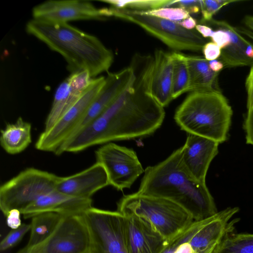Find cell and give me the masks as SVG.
<instances>
[{
    "instance_id": "484cf974",
    "label": "cell",
    "mask_w": 253,
    "mask_h": 253,
    "mask_svg": "<svg viewBox=\"0 0 253 253\" xmlns=\"http://www.w3.org/2000/svg\"><path fill=\"white\" fill-rule=\"evenodd\" d=\"M214 253H253V234L227 232Z\"/></svg>"
},
{
    "instance_id": "4fadbf2b",
    "label": "cell",
    "mask_w": 253,
    "mask_h": 253,
    "mask_svg": "<svg viewBox=\"0 0 253 253\" xmlns=\"http://www.w3.org/2000/svg\"><path fill=\"white\" fill-rule=\"evenodd\" d=\"M33 19L54 22L102 19L106 17L103 8H97L84 0H48L36 5L32 10Z\"/></svg>"
},
{
    "instance_id": "52a82bcc",
    "label": "cell",
    "mask_w": 253,
    "mask_h": 253,
    "mask_svg": "<svg viewBox=\"0 0 253 253\" xmlns=\"http://www.w3.org/2000/svg\"><path fill=\"white\" fill-rule=\"evenodd\" d=\"M59 176L37 169H26L0 187V209L6 216L13 209L21 212L41 197L56 190Z\"/></svg>"
},
{
    "instance_id": "d4e9b609",
    "label": "cell",
    "mask_w": 253,
    "mask_h": 253,
    "mask_svg": "<svg viewBox=\"0 0 253 253\" xmlns=\"http://www.w3.org/2000/svg\"><path fill=\"white\" fill-rule=\"evenodd\" d=\"M173 60L172 98L189 91L190 74L187 56L179 52L171 53Z\"/></svg>"
},
{
    "instance_id": "836d02e7",
    "label": "cell",
    "mask_w": 253,
    "mask_h": 253,
    "mask_svg": "<svg viewBox=\"0 0 253 253\" xmlns=\"http://www.w3.org/2000/svg\"><path fill=\"white\" fill-rule=\"evenodd\" d=\"M204 58L208 61L217 59L220 57L221 49L212 42L206 43L202 48Z\"/></svg>"
},
{
    "instance_id": "30bf717a",
    "label": "cell",
    "mask_w": 253,
    "mask_h": 253,
    "mask_svg": "<svg viewBox=\"0 0 253 253\" xmlns=\"http://www.w3.org/2000/svg\"><path fill=\"white\" fill-rule=\"evenodd\" d=\"M89 232L81 214L65 215L41 243L17 253H90Z\"/></svg>"
},
{
    "instance_id": "d590c367",
    "label": "cell",
    "mask_w": 253,
    "mask_h": 253,
    "mask_svg": "<svg viewBox=\"0 0 253 253\" xmlns=\"http://www.w3.org/2000/svg\"><path fill=\"white\" fill-rule=\"evenodd\" d=\"M21 214V213L18 210L13 209L10 211L6 216L7 225L11 229L19 227L22 224Z\"/></svg>"
},
{
    "instance_id": "603a6c76",
    "label": "cell",
    "mask_w": 253,
    "mask_h": 253,
    "mask_svg": "<svg viewBox=\"0 0 253 253\" xmlns=\"http://www.w3.org/2000/svg\"><path fill=\"white\" fill-rule=\"evenodd\" d=\"M190 74L189 92L220 90L217 78L219 73L212 71L209 61L199 56H187Z\"/></svg>"
},
{
    "instance_id": "5b68a950",
    "label": "cell",
    "mask_w": 253,
    "mask_h": 253,
    "mask_svg": "<svg viewBox=\"0 0 253 253\" xmlns=\"http://www.w3.org/2000/svg\"><path fill=\"white\" fill-rule=\"evenodd\" d=\"M117 206V211L123 215H133L148 221L168 241L194 221L192 215L176 203L137 192L124 196Z\"/></svg>"
},
{
    "instance_id": "7402d4cb",
    "label": "cell",
    "mask_w": 253,
    "mask_h": 253,
    "mask_svg": "<svg viewBox=\"0 0 253 253\" xmlns=\"http://www.w3.org/2000/svg\"><path fill=\"white\" fill-rule=\"evenodd\" d=\"M31 142V125L21 117H19L14 123L7 124L1 130L0 145L9 154L22 152Z\"/></svg>"
},
{
    "instance_id": "8fae6325",
    "label": "cell",
    "mask_w": 253,
    "mask_h": 253,
    "mask_svg": "<svg viewBox=\"0 0 253 253\" xmlns=\"http://www.w3.org/2000/svg\"><path fill=\"white\" fill-rule=\"evenodd\" d=\"M96 162L104 168L109 185L118 190L130 188L144 170L132 149L108 143L95 151Z\"/></svg>"
},
{
    "instance_id": "83f0119b",
    "label": "cell",
    "mask_w": 253,
    "mask_h": 253,
    "mask_svg": "<svg viewBox=\"0 0 253 253\" xmlns=\"http://www.w3.org/2000/svg\"><path fill=\"white\" fill-rule=\"evenodd\" d=\"M247 92V113L243 124L246 143L253 145V66L245 82Z\"/></svg>"
},
{
    "instance_id": "ffe728a7",
    "label": "cell",
    "mask_w": 253,
    "mask_h": 253,
    "mask_svg": "<svg viewBox=\"0 0 253 253\" xmlns=\"http://www.w3.org/2000/svg\"><path fill=\"white\" fill-rule=\"evenodd\" d=\"M151 92L153 98L163 107L172 100L173 60L171 53L161 49L154 52Z\"/></svg>"
},
{
    "instance_id": "f546056e",
    "label": "cell",
    "mask_w": 253,
    "mask_h": 253,
    "mask_svg": "<svg viewBox=\"0 0 253 253\" xmlns=\"http://www.w3.org/2000/svg\"><path fill=\"white\" fill-rule=\"evenodd\" d=\"M140 12L146 15L176 22L181 21L190 16V14L185 9L172 6Z\"/></svg>"
},
{
    "instance_id": "74e56055",
    "label": "cell",
    "mask_w": 253,
    "mask_h": 253,
    "mask_svg": "<svg viewBox=\"0 0 253 253\" xmlns=\"http://www.w3.org/2000/svg\"><path fill=\"white\" fill-rule=\"evenodd\" d=\"M178 23L181 27L188 30H194L197 25L196 20L190 16L187 18L178 22Z\"/></svg>"
},
{
    "instance_id": "9a60e30c",
    "label": "cell",
    "mask_w": 253,
    "mask_h": 253,
    "mask_svg": "<svg viewBox=\"0 0 253 253\" xmlns=\"http://www.w3.org/2000/svg\"><path fill=\"white\" fill-rule=\"evenodd\" d=\"M124 216L129 253H162L168 240L150 222L133 215Z\"/></svg>"
},
{
    "instance_id": "44dd1931",
    "label": "cell",
    "mask_w": 253,
    "mask_h": 253,
    "mask_svg": "<svg viewBox=\"0 0 253 253\" xmlns=\"http://www.w3.org/2000/svg\"><path fill=\"white\" fill-rule=\"evenodd\" d=\"M86 90H82L74 86L68 78L63 81L56 90L51 109L45 120L43 131L49 129L62 118Z\"/></svg>"
},
{
    "instance_id": "cb8c5ba5",
    "label": "cell",
    "mask_w": 253,
    "mask_h": 253,
    "mask_svg": "<svg viewBox=\"0 0 253 253\" xmlns=\"http://www.w3.org/2000/svg\"><path fill=\"white\" fill-rule=\"evenodd\" d=\"M67 215L47 212L33 216L30 235L27 245L21 251L28 250L45 240L55 230L62 218Z\"/></svg>"
},
{
    "instance_id": "f35d334b",
    "label": "cell",
    "mask_w": 253,
    "mask_h": 253,
    "mask_svg": "<svg viewBox=\"0 0 253 253\" xmlns=\"http://www.w3.org/2000/svg\"><path fill=\"white\" fill-rule=\"evenodd\" d=\"M209 64L211 69L215 73H219L224 68L222 62L217 59L209 61Z\"/></svg>"
},
{
    "instance_id": "e0dca14e",
    "label": "cell",
    "mask_w": 253,
    "mask_h": 253,
    "mask_svg": "<svg viewBox=\"0 0 253 253\" xmlns=\"http://www.w3.org/2000/svg\"><path fill=\"white\" fill-rule=\"evenodd\" d=\"M91 207V198L73 197L55 190L39 198L21 213L25 219L47 212L64 215L81 214Z\"/></svg>"
},
{
    "instance_id": "ba28073f",
    "label": "cell",
    "mask_w": 253,
    "mask_h": 253,
    "mask_svg": "<svg viewBox=\"0 0 253 253\" xmlns=\"http://www.w3.org/2000/svg\"><path fill=\"white\" fill-rule=\"evenodd\" d=\"M83 217L90 236V253H129L123 214L92 207Z\"/></svg>"
},
{
    "instance_id": "277c9868",
    "label": "cell",
    "mask_w": 253,
    "mask_h": 253,
    "mask_svg": "<svg viewBox=\"0 0 253 253\" xmlns=\"http://www.w3.org/2000/svg\"><path fill=\"white\" fill-rule=\"evenodd\" d=\"M233 110L220 90L190 92L176 109L174 119L187 133L204 137L219 144L225 141Z\"/></svg>"
},
{
    "instance_id": "1f68e13d",
    "label": "cell",
    "mask_w": 253,
    "mask_h": 253,
    "mask_svg": "<svg viewBox=\"0 0 253 253\" xmlns=\"http://www.w3.org/2000/svg\"><path fill=\"white\" fill-rule=\"evenodd\" d=\"M30 229V224L23 223L18 228L11 229L0 242V251H5L16 245Z\"/></svg>"
},
{
    "instance_id": "3957f363",
    "label": "cell",
    "mask_w": 253,
    "mask_h": 253,
    "mask_svg": "<svg viewBox=\"0 0 253 253\" xmlns=\"http://www.w3.org/2000/svg\"><path fill=\"white\" fill-rule=\"evenodd\" d=\"M30 35L61 54L71 73L85 71L91 78L107 71L114 55L96 37L67 23H54L33 19L26 25Z\"/></svg>"
},
{
    "instance_id": "5bb4252c",
    "label": "cell",
    "mask_w": 253,
    "mask_h": 253,
    "mask_svg": "<svg viewBox=\"0 0 253 253\" xmlns=\"http://www.w3.org/2000/svg\"><path fill=\"white\" fill-rule=\"evenodd\" d=\"M219 143L201 136L188 133L181 148V160L190 174L199 182L206 183L211 163L218 152Z\"/></svg>"
},
{
    "instance_id": "7a4b0ae2",
    "label": "cell",
    "mask_w": 253,
    "mask_h": 253,
    "mask_svg": "<svg viewBox=\"0 0 253 253\" xmlns=\"http://www.w3.org/2000/svg\"><path fill=\"white\" fill-rule=\"evenodd\" d=\"M137 192L169 199L186 210L194 221L205 219L218 212L206 184L197 180L185 168L181 148L145 169Z\"/></svg>"
},
{
    "instance_id": "4316f807",
    "label": "cell",
    "mask_w": 253,
    "mask_h": 253,
    "mask_svg": "<svg viewBox=\"0 0 253 253\" xmlns=\"http://www.w3.org/2000/svg\"><path fill=\"white\" fill-rule=\"evenodd\" d=\"M111 6L139 11H146L164 7H169L173 0H103Z\"/></svg>"
},
{
    "instance_id": "f1b7e54d",
    "label": "cell",
    "mask_w": 253,
    "mask_h": 253,
    "mask_svg": "<svg viewBox=\"0 0 253 253\" xmlns=\"http://www.w3.org/2000/svg\"><path fill=\"white\" fill-rule=\"evenodd\" d=\"M205 220L206 219L200 221H194L188 227L168 241L162 253H174L179 246L191 239L202 227Z\"/></svg>"
},
{
    "instance_id": "8992f818",
    "label": "cell",
    "mask_w": 253,
    "mask_h": 253,
    "mask_svg": "<svg viewBox=\"0 0 253 253\" xmlns=\"http://www.w3.org/2000/svg\"><path fill=\"white\" fill-rule=\"evenodd\" d=\"M107 17H114L135 24L175 52H199L208 42L196 30H188L178 22L146 15L140 11L112 6L105 8Z\"/></svg>"
},
{
    "instance_id": "d6986e66",
    "label": "cell",
    "mask_w": 253,
    "mask_h": 253,
    "mask_svg": "<svg viewBox=\"0 0 253 253\" xmlns=\"http://www.w3.org/2000/svg\"><path fill=\"white\" fill-rule=\"evenodd\" d=\"M205 23L225 31L230 37V43L221 49L220 56L224 68L253 66V44L242 36L237 29L225 21L213 18Z\"/></svg>"
},
{
    "instance_id": "7c38bea8",
    "label": "cell",
    "mask_w": 253,
    "mask_h": 253,
    "mask_svg": "<svg viewBox=\"0 0 253 253\" xmlns=\"http://www.w3.org/2000/svg\"><path fill=\"white\" fill-rule=\"evenodd\" d=\"M239 210L238 207H228L206 219L191 239L179 246L174 253H214L225 235L234 231L238 219L230 220Z\"/></svg>"
},
{
    "instance_id": "4dcf8cb0",
    "label": "cell",
    "mask_w": 253,
    "mask_h": 253,
    "mask_svg": "<svg viewBox=\"0 0 253 253\" xmlns=\"http://www.w3.org/2000/svg\"><path fill=\"white\" fill-rule=\"evenodd\" d=\"M236 0H202L200 7L202 13L201 22L205 23L212 19L213 16L223 7L233 2H238Z\"/></svg>"
},
{
    "instance_id": "ab89813d",
    "label": "cell",
    "mask_w": 253,
    "mask_h": 253,
    "mask_svg": "<svg viewBox=\"0 0 253 253\" xmlns=\"http://www.w3.org/2000/svg\"><path fill=\"white\" fill-rule=\"evenodd\" d=\"M243 21L245 25L253 32V16H246Z\"/></svg>"
},
{
    "instance_id": "6da1fadb",
    "label": "cell",
    "mask_w": 253,
    "mask_h": 253,
    "mask_svg": "<svg viewBox=\"0 0 253 253\" xmlns=\"http://www.w3.org/2000/svg\"><path fill=\"white\" fill-rule=\"evenodd\" d=\"M129 66L135 76L132 83L98 117L73 134L55 154L148 136L161 126L165 112L151 92L153 57L136 53Z\"/></svg>"
},
{
    "instance_id": "8d00e7d4",
    "label": "cell",
    "mask_w": 253,
    "mask_h": 253,
    "mask_svg": "<svg viewBox=\"0 0 253 253\" xmlns=\"http://www.w3.org/2000/svg\"><path fill=\"white\" fill-rule=\"evenodd\" d=\"M195 30L204 38H211L214 30L206 25L197 24Z\"/></svg>"
},
{
    "instance_id": "ac0fdd59",
    "label": "cell",
    "mask_w": 253,
    "mask_h": 253,
    "mask_svg": "<svg viewBox=\"0 0 253 253\" xmlns=\"http://www.w3.org/2000/svg\"><path fill=\"white\" fill-rule=\"evenodd\" d=\"M134 78L133 71L129 66L119 72L108 73L102 87L76 132L98 117L132 83Z\"/></svg>"
},
{
    "instance_id": "e575fe53",
    "label": "cell",
    "mask_w": 253,
    "mask_h": 253,
    "mask_svg": "<svg viewBox=\"0 0 253 253\" xmlns=\"http://www.w3.org/2000/svg\"><path fill=\"white\" fill-rule=\"evenodd\" d=\"M170 6L180 7L185 9L189 14L197 13L201 10L200 0H174Z\"/></svg>"
},
{
    "instance_id": "d6a6232c",
    "label": "cell",
    "mask_w": 253,
    "mask_h": 253,
    "mask_svg": "<svg viewBox=\"0 0 253 253\" xmlns=\"http://www.w3.org/2000/svg\"><path fill=\"white\" fill-rule=\"evenodd\" d=\"M211 38L212 42L217 44L221 49L227 47L231 42V38L229 34L220 29L214 30Z\"/></svg>"
},
{
    "instance_id": "9c48e42d",
    "label": "cell",
    "mask_w": 253,
    "mask_h": 253,
    "mask_svg": "<svg viewBox=\"0 0 253 253\" xmlns=\"http://www.w3.org/2000/svg\"><path fill=\"white\" fill-rule=\"evenodd\" d=\"M105 78H93L75 104L49 129L43 131L36 143L37 149L56 153L76 131L92 102L101 90Z\"/></svg>"
},
{
    "instance_id": "2e32d148",
    "label": "cell",
    "mask_w": 253,
    "mask_h": 253,
    "mask_svg": "<svg viewBox=\"0 0 253 253\" xmlns=\"http://www.w3.org/2000/svg\"><path fill=\"white\" fill-rule=\"evenodd\" d=\"M109 185L107 173L99 163L75 174L59 176L56 190L79 198L90 199L97 191Z\"/></svg>"
}]
</instances>
